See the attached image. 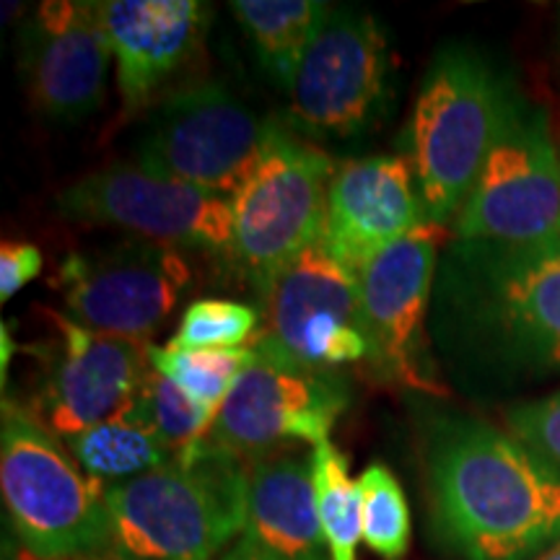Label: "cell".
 <instances>
[{
  "label": "cell",
  "mask_w": 560,
  "mask_h": 560,
  "mask_svg": "<svg viewBox=\"0 0 560 560\" xmlns=\"http://www.w3.org/2000/svg\"><path fill=\"white\" fill-rule=\"evenodd\" d=\"M425 478L433 527L465 560H527L560 542V478L509 431L431 420Z\"/></svg>",
  "instance_id": "obj_1"
},
{
  "label": "cell",
  "mask_w": 560,
  "mask_h": 560,
  "mask_svg": "<svg viewBox=\"0 0 560 560\" xmlns=\"http://www.w3.org/2000/svg\"><path fill=\"white\" fill-rule=\"evenodd\" d=\"M436 291L446 342L529 374H560V240L454 242Z\"/></svg>",
  "instance_id": "obj_2"
},
{
  "label": "cell",
  "mask_w": 560,
  "mask_h": 560,
  "mask_svg": "<svg viewBox=\"0 0 560 560\" xmlns=\"http://www.w3.org/2000/svg\"><path fill=\"white\" fill-rule=\"evenodd\" d=\"M249 462L195 444L161 470L107 486L112 550L132 560H213L247 527Z\"/></svg>",
  "instance_id": "obj_3"
},
{
  "label": "cell",
  "mask_w": 560,
  "mask_h": 560,
  "mask_svg": "<svg viewBox=\"0 0 560 560\" xmlns=\"http://www.w3.org/2000/svg\"><path fill=\"white\" fill-rule=\"evenodd\" d=\"M514 104L478 52L446 47L433 58L410 120V164L425 221L446 226L457 219Z\"/></svg>",
  "instance_id": "obj_4"
},
{
  "label": "cell",
  "mask_w": 560,
  "mask_h": 560,
  "mask_svg": "<svg viewBox=\"0 0 560 560\" xmlns=\"http://www.w3.org/2000/svg\"><path fill=\"white\" fill-rule=\"evenodd\" d=\"M0 488L13 535L34 560H86L112 550L107 486L83 472L30 408L9 400Z\"/></svg>",
  "instance_id": "obj_5"
},
{
  "label": "cell",
  "mask_w": 560,
  "mask_h": 560,
  "mask_svg": "<svg viewBox=\"0 0 560 560\" xmlns=\"http://www.w3.org/2000/svg\"><path fill=\"white\" fill-rule=\"evenodd\" d=\"M260 301V330L249 346L260 359L299 371L371 361L359 272L322 242L293 257Z\"/></svg>",
  "instance_id": "obj_6"
},
{
  "label": "cell",
  "mask_w": 560,
  "mask_h": 560,
  "mask_svg": "<svg viewBox=\"0 0 560 560\" xmlns=\"http://www.w3.org/2000/svg\"><path fill=\"white\" fill-rule=\"evenodd\" d=\"M335 170L325 151L278 125L260 164L231 198V255L260 296L293 257L322 242Z\"/></svg>",
  "instance_id": "obj_7"
},
{
  "label": "cell",
  "mask_w": 560,
  "mask_h": 560,
  "mask_svg": "<svg viewBox=\"0 0 560 560\" xmlns=\"http://www.w3.org/2000/svg\"><path fill=\"white\" fill-rule=\"evenodd\" d=\"M276 128L221 83H198L161 102L138 140L136 164L231 200L260 164Z\"/></svg>",
  "instance_id": "obj_8"
},
{
  "label": "cell",
  "mask_w": 560,
  "mask_h": 560,
  "mask_svg": "<svg viewBox=\"0 0 560 560\" xmlns=\"http://www.w3.org/2000/svg\"><path fill=\"white\" fill-rule=\"evenodd\" d=\"M454 234L493 244L560 240V151L540 112L514 104L454 219Z\"/></svg>",
  "instance_id": "obj_9"
},
{
  "label": "cell",
  "mask_w": 560,
  "mask_h": 560,
  "mask_svg": "<svg viewBox=\"0 0 560 560\" xmlns=\"http://www.w3.org/2000/svg\"><path fill=\"white\" fill-rule=\"evenodd\" d=\"M192 270L179 249L130 240L86 252L60 262L58 285L66 317L94 332L149 342L172 317Z\"/></svg>",
  "instance_id": "obj_10"
},
{
  "label": "cell",
  "mask_w": 560,
  "mask_h": 560,
  "mask_svg": "<svg viewBox=\"0 0 560 560\" xmlns=\"http://www.w3.org/2000/svg\"><path fill=\"white\" fill-rule=\"evenodd\" d=\"M392 50L371 13L330 5L289 89L291 122L310 138L359 136L389 96Z\"/></svg>",
  "instance_id": "obj_11"
},
{
  "label": "cell",
  "mask_w": 560,
  "mask_h": 560,
  "mask_svg": "<svg viewBox=\"0 0 560 560\" xmlns=\"http://www.w3.org/2000/svg\"><path fill=\"white\" fill-rule=\"evenodd\" d=\"M58 213L86 226L122 229L138 240L174 249L231 252V200L200 187L112 164L73 182L58 195Z\"/></svg>",
  "instance_id": "obj_12"
},
{
  "label": "cell",
  "mask_w": 560,
  "mask_h": 560,
  "mask_svg": "<svg viewBox=\"0 0 560 560\" xmlns=\"http://www.w3.org/2000/svg\"><path fill=\"white\" fill-rule=\"evenodd\" d=\"M348 408V389L332 371L285 369L252 355L200 444L252 462L283 444L317 446Z\"/></svg>",
  "instance_id": "obj_13"
},
{
  "label": "cell",
  "mask_w": 560,
  "mask_h": 560,
  "mask_svg": "<svg viewBox=\"0 0 560 560\" xmlns=\"http://www.w3.org/2000/svg\"><path fill=\"white\" fill-rule=\"evenodd\" d=\"M50 322L58 338L30 410L47 431L68 441L136 397L151 374V342L94 332L58 312H50Z\"/></svg>",
  "instance_id": "obj_14"
},
{
  "label": "cell",
  "mask_w": 560,
  "mask_h": 560,
  "mask_svg": "<svg viewBox=\"0 0 560 560\" xmlns=\"http://www.w3.org/2000/svg\"><path fill=\"white\" fill-rule=\"evenodd\" d=\"M444 240L446 226L423 221L359 270L371 363L389 380L425 392L436 389L423 363V327Z\"/></svg>",
  "instance_id": "obj_15"
},
{
  "label": "cell",
  "mask_w": 560,
  "mask_h": 560,
  "mask_svg": "<svg viewBox=\"0 0 560 560\" xmlns=\"http://www.w3.org/2000/svg\"><path fill=\"white\" fill-rule=\"evenodd\" d=\"M112 60L100 11L89 0H47L21 32L26 91L52 122H83L102 107Z\"/></svg>",
  "instance_id": "obj_16"
},
{
  "label": "cell",
  "mask_w": 560,
  "mask_h": 560,
  "mask_svg": "<svg viewBox=\"0 0 560 560\" xmlns=\"http://www.w3.org/2000/svg\"><path fill=\"white\" fill-rule=\"evenodd\" d=\"M425 221L410 156L350 159L335 170L322 244L359 272Z\"/></svg>",
  "instance_id": "obj_17"
},
{
  "label": "cell",
  "mask_w": 560,
  "mask_h": 560,
  "mask_svg": "<svg viewBox=\"0 0 560 560\" xmlns=\"http://www.w3.org/2000/svg\"><path fill=\"white\" fill-rule=\"evenodd\" d=\"M117 70L125 112H138L185 66L206 32L208 9L195 0L96 3Z\"/></svg>",
  "instance_id": "obj_18"
},
{
  "label": "cell",
  "mask_w": 560,
  "mask_h": 560,
  "mask_svg": "<svg viewBox=\"0 0 560 560\" xmlns=\"http://www.w3.org/2000/svg\"><path fill=\"white\" fill-rule=\"evenodd\" d=\"M242 537L285 560H325L312 457L272 452L249 462Z\"/></svg>",
  "instance_id": "obj_19"
},
{
  "label": "cell",
  "mask_w": 560,
  "mask_h": 560,
  "mask_svg": "<svg viewBox=\"0 0 560 560\" xmlns=\"http://www.w3.org/2000/svg\"><path fill=\"white\" fill-rule=\"evenodd\" d=\"M66 446L81 470L104 486L140 478L177 459V452L153 425L145 423L130 400L115 416L70 436Z\"/></svg>",
  "instance_id": "obj_20"
},
{
  "label": "cell",
  "mask_w": 560,
  "mask_h": 560,
  "mask_svg": "<svg viewBox=\"0 0 560 560\" xmlns=\"http://www.w3.org/2000/svg\"><path fill=\"white\" fill-rule=\"evenodd\" d=\"M229 9L255 45L262 68L285 91L330 13V5L319 0H234Z\"/></svg>",
  "instance_id": "obj_21"
},
{
  "label": "cell",
  "mask_w": 560,
  "mask_h": 560,
  "mask_svg": "<svg viewBox=\"0 0 560 560\" xmlns=\"http://www.w3.org/2000/svg\"><path fill=\"white\" fill-rule=\"evenodd\" d=\"M312 459L327 560H359V542L363 540L361 495L348 472L346 454L332 441H327L314 450Z\"/></svg>",
  "instance_id": "obj_22"
},
{
  "label": "cell",
  "mask_w": 560,
  "mask_h": 560,
  "mask_svg": "<svg viewBox=\"0 0 560 560\" xmlns=\"http://www.w3.org/2000/svg\"><path fill=\"white\" fill-rule=\"evenodd\" d=\"M255 355L252 348L240 350H174L149 348L151 369L185 389L195 402L219 416L229 392Z\"/></svg>",
  "instance_id": "obj_23"
},
{
  "label": "cell",
  "mask_w": 560,
  "mask_h": 560,
  "mask_svg": "<svg viewBox=\"0 0 560 560\" xmlns=\"http://www.w3.org/2000/svg\"><path fill=\"white\" fill-rule=\"evenodd\" d=\"M361 495V529L366 548L382 560H402L410 550V506L395 472L374 462L355 478Z\"/></svg>",
  "instance_id": "obj_24"
},
{
  "label": "cell",
  "mask_w": 560,
  "mask_h": 560,
  "mask_svg": "<svg viewBox=\"0 0 560 560\" xmlns=\"http://www.w3.org/2000/svg\"><path fill=\"white\" fill-rule=\"evenodd\" d=\"M260 330V310L231 299H200L182 314L170 346L174 350L249 348Z\"/></svg>",
  "instance_id": "obj_25"
},
{
  "label": "cell",
  "mask_w": 560,
  "mask_h": 560,
  "mask_svg": "<svg viewBox=\"0 0 560 560\" xmlns=\"http://www.w3.org/2000/svg\"><path fill=\"white\" fill-rule=\"evenodd\" d=\"M130 402L177 454L198 444L215 420L213 412L153 369Z\"/></svg>",
  "instance_id": "obj_26"
},
{
  "label": "cell",
  "mask_w": 560,
  "mask_h": 560,
  "mask_svg": "<svg viewBox=\"0 0 560 560\" xmlns=\"http://www.w3.org/2000/svg\"><path fill=\"white\" fill-rule=\"evenodd\" d=\"M509 433L560 478V392L506 412Z\"/></svg>",
  "instance_id": "obj_27"
},
{
  "label": "cell",
  "mask_w": 560,
  "mask_h": 560,
  "mask_svg": "<svg viewBox=\"0 0 560 560\" xmlns=\"http://www.w3.org/2000/svg\"><path fill=\"white\" fill-rule=\"evenodd\" d=\"M42 272V252L32 242H3L0 247V299L9 301Z\"/></svg>",
  "instance_id": "obj_28"
},
{
  "label": "cell",
  "mask_w": 560,
  "mask_h": 560,
  "mask_svg": "<svg viewBox=\"0 0 560 560\" xmlns=\"http://www.w3.org/2000/svg\"><path fill=\"white\" fill-rule=\"evenodd\" d=\"M219 560H285V558L272 556V552L257 548L255 542L244 540V537H242V540H236L234 545H231V548L223 552Z\"/></svg>",
  "instance_id": "obj_29"
},
{
  "label": "cell",
  "mask_w": 560,
  "mask_h": 560,
  "mask_svg": "<svg viewBox=\"0 0 560 560\" xmlns=\"http://www.w3.org/2000/svg\"><path fill=\"white\" fill-rule=\"evenodd\" d=\"M9 350H13L11 338H9V325H3V382H5V369H9Z\"/></svg>",
  "instance_id": "obj_30"
},
{
  "label": "cell",
  "mask_w": 560,
  "mask_h": 560,
  "mask_svg": "<svg viewBox=\"0 0 560 560\" xmlns=\"http://www.w3.org/2000/svg\"><path fill=\"white\" fill-rule=\"evenodd\" d=\"M86 560H132V558H125L120 552L109 550V552H102V556H94V558H86Z\"/></svg>",
  "instance_id": "obj_31"
},
{
  "label": "cell",
  "mask_w": 560,
  "mask_h": 560,
  "mask_svg": "<svg viewBox=\"0 0 560 560\" xmlns=\"http://www.w3.org/2000/svg\"><path fill=\"white\" fill-rule=\"evenodd\" d=\"M537 560H560V542L552 545V550H548L542 558H537Z\"/></svg>",
  "instance_id": "obj_32"
}]
</instances>
